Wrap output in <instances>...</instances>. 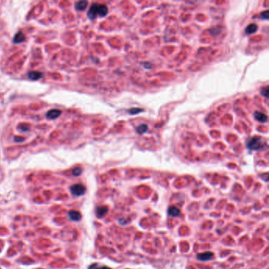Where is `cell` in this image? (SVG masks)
Here are the masks:
<instances>
[{"mask_svg":"<svg viewBox=\"0 0 269 269\" xmlns=\"http://www.w3.org/2000/svg\"><path fill=\"white\" fill-rule=\"evenodd\" d=\"M108 212V208L107 206H100L96 208V215L97 218L101 219L104 215H107V213Z\"/></svg>","mask_w":269,"mask_h":269,"instance_id":"5b68a950","label":"cell"},{"mask_svg":"<svg viewBox=\"0 0 269 269\" xmlns=\"http://www.w3.org/2000/svg\"><path fill=\"white\" fill-rule=\"evenodd\" d=\"M87 5H88L87 1H80V2H76L75 7L78 11H84L86 8Z\"/></svg>","mask_w":269,"mask_h":269,"instance_id":"8fae6325","label":"cell"},{"mask_svg":"<svg viewBox=\"0 0 269 269\" xmlns=\"http://www.w3.org/2000/svg\"><path fill=\"white\" fill-rule=\"evenodd\" d=\"M24 141H25V139H24L23 138H19V137H16V138H15V141L22 142Z\"/></svg>","mask_w":269,"mask_h":269,"instance_id":"ffe728a7","label":"cell"},{"mask_svg":"<svg viewBox=\"0 0 269 269\" xmlns=\"http://www.w3.org/2000/svg\"><path fill=\"white\" fill-rule=\"evenodd\" d=\"M69 217L72 221H80L82 219V214L75 210H71L69 212Z\"/></svg>","mask_w":269,"mask_h":269,"instance_id":"8992f818","label":"cell"},{"mask_svg":"<svg viewBox=\"0 0 269 269\" xmlns=\"http://www.w3.org/2000/svg\"><path fill=\"white\" fill-rule=\"evenodd\" d=\"M261 95L264 96V97H267V95H268V88H267V87L264 88V89L261 92Z\"/></svg>","mask_w":269,"mask_h":269,"instance_id":"d6986e66","label":"cell"},{"mask_svg":"<svg viewBox=\"0 0 269 269\" xmlns=\"http://www.w3.org/2000/svg\"><path fill=\"white\" fill-rule=\"evenodd\" d=\"M86 188L82 184H74L70 187V192L75 196H81L85 193Z\"/></svg>","mask_w":269,"mask_h":269,"instance_id":"3957f363","label":"cell"},{"mask_svg":"<svg viewBox=\"0 0 269 269\" xmlns=\"http://www.w3.org/2000/svg\"><path fill=\"white\" fill-rule=\"evenodd\" d=\"M25 37L23 32H17V33L14 36V42L15 44H18V43H21V42L25 41Z\"/></svg>","mask_w":269,"mask_h":269,"instance_id":"30bf717a","label":"cell"},{"mask_svg":"<svg viewBox=\"0 0 269 269\" xmlns=\"http://www.w3.org/2000/svg\"><path fill=\"white\" fill-rule=\"evenodd\" d=\"M268 14H269V13H268V11H264V13H262V14H261V18L264 19V20H267V19H268V17H269Z\"/></svg>","mask_w":269,"mask_h":269,"instance_id":"ac0fdd59","label":"cell"},{"mask_svg":"<svg viewBox=\"0 0 269 269\" xmlns=\"http://www.w3.org/2000/svg\"><path fill=\"white\" fill-rule=\"evenodd\" d=\"M28 76H29L30 79L37 80L42 77V73H40V72H37V71H32V72L29 73Z\"/></svg>","mask_w":269,"mask_h":269,"instance_id":"7c38bea8","label":"cell"},{"mask_svg":"<svg viewBox=\"0 0 269 269\" xmlns=\"http://www.w3.org/2000/svg\"><path fill=\"white\" fill-rule=\"evenodd\" d=\"M108 12V9L107 6L102 4H98V3H94L90 7L89 11L88 13V17L91 20H93L96 17L97 15L100 17H104L106 16Z\"/></svg>","mask_w":269,"mask_h":269,"instance_id":"6da1fadb","label":"cell"},{"mask_svg":"<svg viewBox=\"0 0 269 269\" xmlns=\"http://www.w3.org/2000/svg\"><path fill=\"white\" fill-rule=\"evenodd\" d=\"M213 256H214L213 252H201V253H198L197 256H196V259H197L198 261H208L212 260Z\"/></svg>","mask_w":269,"mask_h":269,"instance_id":"277c9868","label":"cell"},{"mask_svg":"<svg viewBox=\"0 0 269 269\" xmlns=\"http://www.w3.org/2000/svg\"><path fill=\"white\" fill-rule=\"evenodd\" d=\"M142 111V109H138V108H132L129 111V112L131 114V115H136L138 113Z\"/></svg>","mask_w":269,"mask_h":269,"instance_id":"e0dca14e","label":"cell"},{"mask_svg":"<svg viewBox=\"0 0 269 269\" xmlns=\"http://www.w3.org/2000/svg\"><path fill=\"white\" fill-rule=\"evenodd\" d=\"M61 114L60 110L58 109H53L47 113V118L49 119H55L59 117Z\"/></svg>","mask_w":269,"mask_h":269,"instance_id":"ba28073f","label":"cell"},{"mask_svg":"<svg viewBox=\"0 0 269 269\" xmlns=\"http://www.w3.org/2000/svg\"><path fill=\"white\" fill-rule=\"evenodd\" d=\"M167 214L171 217H178L181 214V211L176 207H170L167 209Z\"/></svg>","mask_w":269,"mask_h":269,"instance_id":"52a82bcc","label":"cell"},{"mask_svg":"<svg viewBox=\"0 0 269 269\" xmlns=\"http://www.w3.org/2000/svg\"><path fill=\"white\" fill-rule=\"evenodd\" d=\"M257 25H255V24H251L248 26V27L246 29V32L247 34H252V33H254L255 32L257 31Z\"/></svg>","mask_w":269,"mask_h":269,"instance_id":"5bb4252c","label":"cell"},{"mask_svg":"<svg viewBox=\"0 0 269 269\" xmlns=\"http://www.w3.org/2000/svg\"><path fill=\"white\" fill-rule=\"evenodd\" d=\"M82 173V169L81 167H76L73 171V176H80Z\"/></svg>","mask_w":269,"mask_h":269,"instance_id":"2e32d148","label":"cell"},{"mask_svg":"<svg viewBox=\"0 0 269 269\" xmlns=\"http://www.w3.org/2000/svg\"><path fill=\"white\" fill-rule=\"evenodd\" d=\"M147 130H148V126H147V125H144H144L143 124L140 125L138 127V129H137V131H138V133L139 134H144Z\"/></svg>","mask_w":269,"mask_h":269,"instance_id":"9a60e30c","label":"cell"},{"mask_svg":"<svg viewBox=\"0 0 269 269\" xmlns=\"http://www.w3.org/2000/svg\"><path fill=\"white\" fill-rule=\"evenodd\" d=\"M88 269H111V267L105 266V265H101L98 263H94L89 265Z\"/></svg>","mask_w":269,"mask_h":269,"instance_id":"4fadbf2b","label":"cell"},{"mask_svg":"<svg viewBox=\"0 0 269 269\" xmlns=\"http://www.w3.org/2000/svg\"><path fill=\"white\" fill-rule=\"evenodd\" d=\"M254 117H255V119H257V121L261 122H267V115H264V113L260 112V111H257V112H255Z\"/></svg>","mask_w":269,"mask_h":269,"instance_id":"9c48e42d","label":"cell"},{"mask_svg":"<svg viewBox=\"0 0 269 269\" xmlns=\"http://www.w3.org/2000/svg\"><path fill=\"white\" fill-rule=\"evenodd\" d=\"M263 141L261 138H258V137L252 138L247 143V147L250 150H260L261 148H263Z\"/></svg>","mask_w":269,"mask_h":269,"instance_id":"7a4b0ae2","label":"cell"}]
</instances>
